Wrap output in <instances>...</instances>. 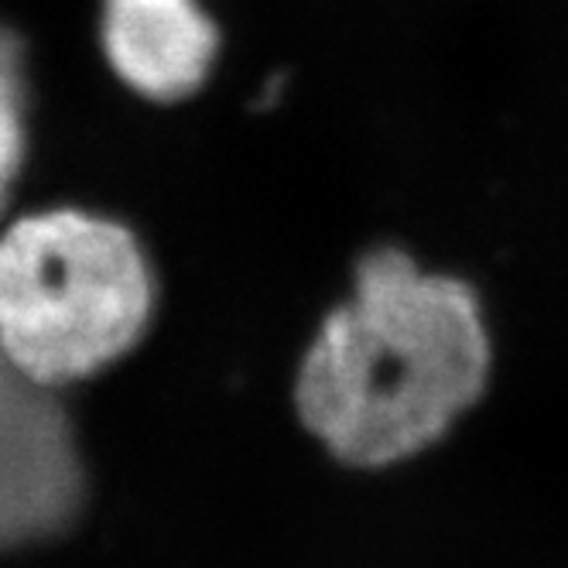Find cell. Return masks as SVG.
<instances>
[{"label":"cell","mask_w":568,"mask_h":568,"mask_svg":"<svg viewBox=\"0 0 568 568\" xmlns=\"http://www.w3.org/2000/svg\"><path fill=\"white\" fill-rule=\"evenodd\" d=\"M486 371L490 339L476 295L384 247L359 261L356 295L305 353L295 397L333 456L387 466L449 428L486 387Z\"/></svg>","instance_id":"cell-1"},{"label":"cell","mask_w":568,"mask_h":568,"mask_svg":"<svg viewBox=\"0 0 568 568\" xmlns=\"http://www.w3.org/2000/svg\"><path fill=\"white\" fill-rule=\"evenodd\" d=\"M151 305L138 240L110 220L59 210L0 236V346L52 387L124 356Z\"/></svg>","instance_id":"cell-2"},{"label":"cell","mask_w":568,"mask_h":568,"mask_svg":"<svg viewBox=\"0 0 568 568\" xmlns=\"http://www.w3.org/2000/svg\"><path fill=\"white\" fill-rule=\"evenodd\" d=\"M79 500L83 466L52 384L0 346V548L62 531Z\"/></svg>","instance_id":"cell-3"},{"label":"cell","mask_w":568,"mask_h":568,"mask_svg":"<svg viewBox=\"0 0 568 568\" xmlns=\"http://www.w3.org/2000/svg\"><path fill=\"white\" fill-rule=\"evenodd\" d=\"M216 24L195 0H103V49L148 100L195 93L216 59Z\"/></svg>","instance_id":"cell-4"},{"label":"cell","mask_w":568,"mask_h":568,"mask_svg":"<svg viewBox=\"0 0 568 568\" xmlns=\"http://www.w3.org/2000/svg\"><path fill=\"white\" fill-rule=\"evenodd\" d=\"M24 161V72L21 45L0 28V210L18 182Z\"/></svg>","instance_id":"cell-5"}]
</instances>
